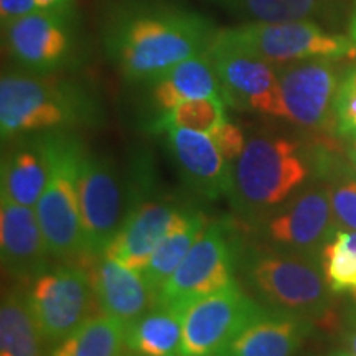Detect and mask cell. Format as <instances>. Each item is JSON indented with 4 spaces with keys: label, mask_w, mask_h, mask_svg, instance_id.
Returning <instances> with one entry per match:
<instances>
[{
    "label": "cell",
    "mask_w": 356,
    "mask_h": 356,
    "mask_svg": "<svg viewBox=\"0 0 356 356\" xmlns=\"http://www.w3.org/2000/svg\"><path fill=\"white\" fill-rule=\"evenodd\" d=\"M243 22L312 20L332 10L337 0H207Z\"/></svg>",
    "instance_id": "24"
},
{
    "label": "cell",
    "mask_w": 356,
    "mask_h": 356,
    "mask_svg": "<svg viewBox=\"0 0 356 356\" xmlns=\"http://www.w3.org/2000/svg\"><path fill=\"white\" fill-rule=\"evenodd\" d=\"M26 304L43 343L56 346L95 317L97 302L86 267L65 262L32 280Z\"/></svg>",
    "instance_id": "8"
},
{
    "label": "cell",
    "mask_w": 356,
    "mask_h": 356,
    "mask_svg": "<svg viewBox=\"0 0 356 356\" xmlns=\"http://www.w3.org/2000/svg\"><path fill=\"white\" fill-rule=\"evenodd\" d=\"M195 210L197 208L193 204L149 190L129 213L126 222L104 254L142 273L159 244L172 231L180 228Z\"/></svg>",
    "instance_id": "15"
},
{
    "label": "cell",
    "mask_w": 356,
    "mask_h": 356,
    "mask_svg": "<svg viewBox=\"0 0 356 356\" xmlns=\"http://www.w3.org/2000/svg\"><path fill=\"white\" fill-rule=\"evenodd\" d=\"M231 37L275 66L307 60H332L356 56L350 37L330 33L314 20L243 22L226 29Z\"/></svg>",
    "instance_id": "11"
},
{
    "label": "cell",
    "mask_w": 356,
    "mask_h": 356,
    "mask_svg": "<svg viewBox=\"0 0 356 356\" xmlns=\"http://www.w3.org/2000/svg\"><path fill=\"white\" fill-rule=\"evenodd\" d=\"M325 356H355V355L351 353V351L346 350V348H340V350H333V351H330V353L325 355Z\"/></svg>",
    "instance_id": "36"
},
{
    "label": "cell",
    "mask_w": 356,
    "mask_h": 356,
    "mask_svg": "<svg viewBox=\"0 0 356 356\" xmlns=\"http://www.w3.org/2000/svg\"><path fill=\"white\" fill-rule=\"evenodd\" d=\"M266 310L236 280L191 302L184 312L181 356H216L222 346Z\"/></svg>",
    "instance_id": "13"
},
{
    "label": "cell",
    "mask_w": 356,
    "mask_h": 356,
    "mask_svg": "<svg viewBox=\"0 0 356 356\" xmlns=\"http://www.w3.org/2000/svg\"><path fill=\"white\" fill-rule=\"evenodd\" d=\"M163 134L168 155L186 188L210 202L228 195L231 167L225 162L210 134L190 129H168Z\"/></svg>",
    "instance_id": "16"
},
{
    "label": "cell",
    "mask_w": 356,
    "mask_h": 356,
    "mask_svg": "<svg viewBox=\"0 0 356 356\" xmlns=\"http://www.w3.org/2000/svg\"><path fill=\"white\" fill-rule=\"evenodd\" d=\"M337 229L356 231V173H343L328 184Z\"/></svg>",
    "instance_id": "29"
},
{
    "label": "cell",
    "mask_w": 356,
    "mask_h": 356,
    "mask_svg": "<svg viewBox=\"0 0 356 356\" xmlns=\"http://www.w3.org/2000/svg\"><path fill=\"white\" fill-rule=\"evenodd\" d=\"M238 228L231 220L208 222L193 246L159 292V304L184 310L191 302L231 286L238 275L243 248Z\"/></svg>",
    "instance_id": "7"
},
{
    "label": "cell",
    "mask_w": 356,
    "mask_h": 356,
    "mask_svg": "<svg viewBox=\"0 0 356 356\" xmlns=\"http://www.w3.org/2000/svg\"><path fill=\"white\" fill-rule=\"evenodd\" d=\"M3 50L24 71L58 74L81 53L76 12L30 13L2 25Z\"/></svg>",
    "instance_id": "9"
},
{
    "label": "cell",
    "mask_w": 356,
    "mask_h": 356,
    "mask_svg": "<svg viewBox=\"0 0 356 356\" xmlns=\"http://www.w3.org/2000/svg\"><path fill=\"white\" fill-rule=\"evenodd\" d=\"M320 264L330 291L356 304V231L337 229L320 252Z\"/></svg>",
    "instance_id": "28"
},
{
    "label": "cell",
    "mask_w": 356,
    "mask_h": 356,
    "mask_svg": "<svg viewBox=\"0 0 356 356\" xmlns=\"http://www.w3.org/2000/svg\"><path fill=\"white\" fill-rule=\"evenodd\" d=\"M216 25L173 0H113L101 42L124 81L144 84L180 61L207 51Z\"/></svg>",
    "instance_id": "1"
},
{
    "label": "cell",
    "mask_w": 356,
    "mask_h": 356,
    "mask_svg": "<svg viewBox=\"0 0 356 356\" xmlns=\"http://www.w3.org/2000/svg\"><path fill=\"white\" fill-rule=\"evenodd\" d=\"M207 51L226 104L244 113L279 118L277 66L239 43L226 29L218 30Z\"/></svg>",
    "instance_id": "10"
},
{
    "label": "cell",
    "mask_w": 356,
    "mask_h": 356,
    "mask_svg": "<svg viewBox=\"0 0 356 356\" xmlns=\"http://www.w3.org/2000/svg\"><path fill=\"white\" fill-rule=\"evenodd\" d=\"M126 351V325L101 314L60 341L50 356H124Z\"/></svg>",
    "instance_id": "25"
},
{
    "label": "cell",
    "mask_w": 356,
    "mask_h": 356,
    "mask_svg": "<svg viewBox=\"0 0 356 356\" xmlns=\"http://www.w3.org/2000/svg\"><path fill=\"white\" fill-rule=\"evenodd\" d=\"M333 118V129L338 136L345 139H356V66L346 71L341 78L335 97Z\"/></svg>",
    "instance_id": "30"
},
{
    "label": "cell",
    "mask_w": 356,
    "mask_h": 356,
    "mask_svg": "<svg viewBox=\"0 0 356 356\" xmlns=\"http://www.w3.org/2000/svg\"><path fill=\"white\" fill-rule=\"evenodd\" d=\"M345 345L346 350L351 351L356 356V310L346 320V330H345Z\"/></svg>",
    "instance_id": "33"
},
{
    "label": "cell",
    "mask_w": 356,
    "mask_h": 356,
    "mask_svg": "<svg viewBox=\"0 0 356 356\" xmlns=\"http://www.w3.org/2000/svg\"><path fill=\"white\" fill-rule=\"evenodd\" d=\"M350 38L356 43V0L353 3V10H351V19H350Z\"/></svg>",
    "instance_id": "34"
},
{
    "label": "cell",
    "mask_w": 356,
    "mask_h": 356,
    "mask_svg": "<svg viewBox=\"0 0 356 356\" xmlns=\"http://www.w3.org/2000/svg\"><path fill=\"white\" fill-rule=\"evenodd\" d=\"M210 137L229 167L234 165V162L243 154L248 142V137L243 129L231 121L222 122L220 127L210 134Z\"/></svg>",
    "instance_id": "32"
},
{
    "label": "cell",
    "mask_w": 356,
    "mask_h": 356,
    "mask_svg": "<svg viewBox=\"0 0 356 356\" xmlns=\"http://www.w3.org/2000/svg\"><path fill=\"white\" fill-rule=\"evenodd\" d=\"M78 0H0V20L8 22L42 12H76Z\"/></svg>",
    "instance_id": "31"
},
{
    "label": "cell",
    "mask_w": 356,
    "mask_h": 356,
    "mask_svg": "<svg viewBox=\"0 0 356 356\" xmlns=\"http://www.w3.org/2000/svg\"><path fill=\"white\" fill-rule=\"evenodd\" d=\"M142 86L145 88V106L152 114L150 122L184 101L221 96L220 79L208 51L186 58Z\"/></svg>",
    "instance_id": "20"
},
{
    "label": "cell",
    "mask_w": 356,
    "mask_h": 356,
    "mask_svg": "<svg viewBox=\"0 0 356 356\" xmlns=\"http://www.w3.org/2000/svg\"><path fill=\"white\" fill-rule=\"evenodd\" d=\"M50 152L44 132L13 139L2 157V198L24 207H37L50 178Z\"/></svg>",
    "instance_id": "21"
},
{
    "label": "cell",
    "mask_w": 356,
    "mask_h": 356,
    "mask_svg": "<svg viewBox=\"0 0 356 356\" xmlns=\"http://www.w3.org/2000/svg\"><path fill=\"white\" fill-rule=\"evenodd\" d=\"M310 172V154L299 139L257 131L248 137L243 154L231 167L226 197L236 215L254 225L297 193Z\"/></svg>",
    "instance_id": "3"
},
{
    "label": "cell",
    "mask_w": 356,
    "mask_h": 356,
    "mask_svg": "<svg viewBox=\"0 0 356 356\" xmlns=\"http://www.w3.org/2000/svg\"><path fill=\"white\" fill-rule=\"evenodd\" d=\"M312 328L314 322L309 318L266 307L216 356H296Z\"/></svg>",
    "instance_id": "19"
},
{
    "label": "cell",
    "mask_w": 356,
    "mask_h": 356,
    "mask_svg": "<svg viewBox=\"0 0 356 356\" xmlns=\"http://www.w3.org/2000/svg\"><path fill=\"white\" fill-rule=\"evenodd\" d=\"M101 314L122 325L132 323L159 302L157 292L142 273L131 269L108 254L84 261Z\"/></svg>",
    "instance_id": "17"
},
{
    "label": "cell",
    "mask_w": 356,
    "mask_h": 356,
    "mask_svg": "<svg viewBox=\"0 0 356 356\" xmlns=\"http://www.w3.org/2000/svg\"><path fill=\"white\" fill-rule=\"evenodd\" d=\"M50 178L35 211L53 259L81 264L86 259L79 208L78 167L83 140L73 131L44 132Z\"/></svg>",
    "instance_id": "6"
},
{
    "label": "cell",
    "mask_w": 356,
    "mask_h": 356,
    "mask_svg": "<svg viewBox=\"0 0 356 356\" xmlns=\"http://www.w3.org/2000/svg\"><path fill=\"white\" fill-rule=\"evenodd\" d=\"M252 226L267 246L320 259L337 231L328 185L304 186Z\"/></svg>",
    "instance_id": "12"
},
{
    "label": "cell",
    "mask_w": 356,
    "mask_h": 356,
    "mask_svg": "<svg viewBox=\"0 0 356 356\" xmlns=\"http://www.w3.org/2000/svg\"><path fill=\"white\" fill-rule=\"evenodd\" d=\"M238 275L267 309L299 315L312 322L332 314L333 293L317 257L296 254L264 243L243 244Z\"/></svg>",
    "instance_id": "4"
},
{
    "label": "cell",
    "mask_w": 356,
    "mask_h": 356,
    "mask_svg": "<svg viewBox=\"0 0 356 356\" xmlns=\"http://www.w3.org/2000/svg\"><path fill=\"white\" fill-rule=\"evenodd\" d=\"M226 101L221 96L197 97L180 102L159 119L149 124V131L163 134L168 129H190L203 134H211L228 121Z\"/></svg>",
    "instance_id": "27"
},
{
    "label": "cell",
    "mask_w": 356,
    "mask_h": 356,
    "mask_svg": "<svg viewBox=\"0 0 356 356\" xmlns=\"http://www.w3.org/2000/svg\"><path fill=\"white\" fill-rule=\"evenodd\" d=\"M346 154H348L350 163L356 168V139H350L348 149H346Z\"/></svg>",
    "instance_id": "35"
},
{
    "label": "cell",
    "mask_w": 356,
    "mask_h": 356,
    "mask_svg": "<svg viewBox=\"0 0 356 356\" xmlns=\"http://www.w3.org/2000/svg\"><path fill=\"white\" fill-rule=\"evenodd\" d=\"M102 119L99 96L76 79L29 71H8L0 79L3 144L30 134L99 126Z\"/></svg>",
    "instance_id": "2"
},
{
    "label": "cell",
    "mask_w": 356,
    "mask_h": 356,
    "mask_svg": "<svg viewBox=\"0 0 356 356\" xmlns=\"http://www.w3.org/2000/svg\"><path fill=\"white\" fill-rule=\"evenodd\" d=\"M279 119L304 129L333 127L340 76L332 60H307L277 66Z\"/></svg>",
    "instance_id": "14"
},
{
    "label": "cell",
    "mask_w": 356,
    "mask_h": 356,
    "mask_svg": "<svg viewBox=\"0 0 356 356\" xmlns=\"http://www.w3.org/2000/svg\"><path fill=\"white\" fill-rule=\"evenodd\" d=\"M184 310L155 304L126 327L127 351L140 356H181Z\"/></svg>",
    "instance_id": "22"
},
{
    "label": "cell",
    "mask_w": 356,
    "mask_h": 356,
    "mask_svg": "<svg viewBox=\"0 0 356 356\" xmlns=\"http://www.w3.org/2000/svg\"><path fill=\"white\" fill-rule=\"evenodd\" d=\"M142 178L144 175L136 165L126 175L109 157L97 155L83 145L79 154L78 191L86 246L84 261L108 251L129 213L144 195Z\"/></svg>",
    "instance_id": "5"
},
{
    "label": "cell",
    "mask_w": 356,
    "mask_h": 356,
    "mask_svg": "<svg viewBox=\"0 0 356 356\" xmlns=\"http://www.w3.org/2000/svg\"><path fill=\"white\" fill-rule=\"evenodd\" d=\"M207 216L200 210H195L180 228L172 231L155 249L149 264L142 270V275L147 284L157 292V296L185 259V256L188 254L191 246L207 228Z\"/></svg>",
    "instance_id": "26"
},
{
    "label": "cell",
    "mask_w": 356,
    "mask_h": 356,
    "mask_svg": "<svg viewBox=\"0 0 356 356\" xmlns=\"http://www.w3.org/2000/svg\"><path fill=\"white\" fill-rule=\"evenodd\" d=\"M43 340L26 304V292L8 289L0 307V356H43Z\"/></svg>",
    "instance_id": "23"
},
{
    "label": "cell",
    "mask_w": 356,
    "mask_h": 356,
    "mask_svg": "<svg viewBox=\"0 0 356 356\" xmlns=\"http://www.w3.org/2000/svg\"><path fill=\"white\" fill-rule=\"evenodd\" d=\"M124 356H140V355H136V353H132V351H126V353H124Z\"/></svg>",
    "instance_id": "37"
},
{
    "label": "cell",
    "mask_w": 356,
    "mask_h": 356,
    "mask_svg": "<svg viewBox=\"0 0 356 356\" xmlns=\"http://www.w3.org/2000/svg\"><path fill=\"white\" fill-rule=\"evenodd\" d=\"M0 252L3 270L17 280H35L51 269L53 256L40 228L37 211L2 198Z\"/></svg>",
    "instance_id": "18"
}]
</instances>
